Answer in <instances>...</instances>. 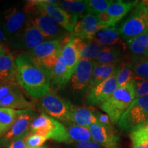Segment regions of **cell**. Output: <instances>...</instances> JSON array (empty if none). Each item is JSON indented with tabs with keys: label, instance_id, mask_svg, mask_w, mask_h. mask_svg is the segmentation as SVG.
<instances>
[{
	"label": "cell",
	"instance_id": "d590c367",
	"mask_svg": "<svg viewBox=\"0 0 148 148\" xmlns=\"http://www.w3.org/2000/svg\"><path fill=\"white\" fill-rule=\"evenodd\" d=\"M46 138L43 136L36 134L30 133L28 136L24 138L25 145L27 148H38L43 146L46 141Z\"/></svg>",
	"mask_w": 148,
	"mask_h": 148
},
{
	"label": "cell",
	"instance_id": "4fadbf2b",
	"mask_svg": "<svg viewBox=\"0 0 148 148\" xmlns=\"http://www.w3.org/2000/svg\"><path fill=\"white\" fill-rule=\"evenodd\" d=\"M28 21L29 15L24 10L11 8L5 11L1 21L8 37V41L21 32Z\"/></svg>",
	"mask_w": 148,
	"mask_h": 148
},
{
	"label": "cell",
	"instance_id": "d6a6232c",
	"mask_svg": "<svg viewBox=\"0 0 148 148\" xmlns=\"http://www.w3.org/2000/svg\"><path fill=\"white\" fill-rule=\"evenodd\" d=\"M88 14H98L101 12H106L109 6L114 2L112 0H86Z\"/></svg>",
	"mask_w": 148,
	"mask_h": 148
},
{
	"label": "cell",
	"instance_id": "60d3db41",
	"mask_svg": "<svg viewBox=\"0 0 148 148\" xmlns=\"http://www.w3.org/2000/svg\"><path fill=\"white\" fill-rule=\"evenodd\" d=\"M8 52V51L7 47H5L2 43H0V57L2 56L3 55L5 54V53Z\"/></svg>",
	"mask_w": 148,
	"mask_h": 148
},
{
	"label": "cell",
	"instance_id": "cb8c5ba5",
	"mask_svg": "<svg viewBox=\"0 0 148 148\" xmlns=\"http://www.w3.org/2000/svg\"><path fill=\"white\" fill-rule=\"evenodd\" d=\"M138 1H116L111 4L106 12L116 23L123 18L128 12L138 5Z\"/></svg>",
	"mask_w": 148,
	"mask_h": 148
},
{
	"label": "cell",
	"instance_id": "f546056e",
	"mask_svg": "<svg viewBox=\"0 0 148 148\" xmlns=\"http://www.w3.org/2000/svg\"><path fill=\"white\" fill-rule=\"evenodd\" d=\"M17 115V110L0 107V139L10 130Z\"/></svg>",
	"mask_w": 148,
	"mask_h": 148
},
{
	"label": "cell",
	"instance_id": "4316f807",
	"mask_svg": "<svg viewBox=\"0 0 148 148\" xmlns=\"http://www.w3.org/2000/svg\"><path fill=\"white\" fill-rule=\"evenodd\" d=\"M126 42L133 56L148 58V31Z\"/></svg>",
	"mask_w": 148,
	"mask_h": 148
},
{
	"label": "cell",
	"instance_id": "9c48e42d",
	"mask_svg": "<svg viewBox=\"0 0 148 148\" xmlns=\"http://www.w3.org/2000/svg\"><path fill=\"white\" fill-rule=\"evenodd\" d=\"M36 4L53 21L69 32H73L79 16L70 14L59 6L60 1L53 0H36Z\"/></svg>",
	"mask_w": 148,
	"mask_h": 148
},
{
	"label": "cell",
	"instance_id": "44dd1931",
	"mask_svg": "<svg viewBox=\"0 0 148 148\" xmlns=\"http://www.w3.org/2000/svg\"><path fill=\"white\" fill-rule=\"evenodd\" d=\"M121 38L119 29L112 27L98 31L91 40L103 47H108L121 43Z\"/></svg>",
	"mask_w": 148,
	"mask_h": 148
},
{
	"label": "cell",
	"instance_id": "5bb4252c",
	"mask_svg": "<svg viewBox=\"0 0 148 148\" xmlns=\"http://www.w3.org/2000/svg\"><path fill=\"white\" fill-rule=\"evenodd\" d=\"M95 64L93 60L79 59L75 72L70 79L73 90L80 92L89 87Z\"/></svg>",
	"mask_w": 148,
	"mask_h": 148
},
{
	"label": "cell",
	"instance_id": "ee69618b",
	"mask_svg": "<svg viewBox=\"0 0 148 148\" xmlns=\"http://www.w3.org/2000/svg\"><path fill=\"white\" fill-rule=\"evenodd\" d=\"M147 10H148V7H147Z\"/></svg>",
	"mask_w": 148,
	"mask_h": 148
},
{
	"label": "cell",
	"instance_id": "ab89813d",
	"mask_svg": "<svg viewBox=\"0 0 148 148\" xmlns=\"http://www.w3.org/2000/svg\"><path fill=\"white\" fill-rule=\"evenodd\" d=\"M3 42H8V37L3 28L2 21L0 20V43Z\"/></svg>",
	"mask_w": 148,
	"mask_h": 148
},
{
	"label": "cell",
	"instance_id": "7bdbcfd3",
	"mask_svg": "<svg viewBox=\"0 0 148 148\" xmlns=\"http://www.w3.org/2000/svg\"><path fill=\"white\" fill-rule=\"evenodd\" d=\"M38 148H47V147H46V146L43 145V146H42V147H38Z\"/></svg>",
	"mask_w": 148,
	"mask_h": 148
},
{
	"label": "cell",
	"instance_id": "8fae6325",
	"mask_svg": "<svg viewBox=\"0 0 148 148\" xmlns=\"http://www.w3.org/2000/svg\"><path fill=\"white\" fill-rule=\"evenodd\" d=\"M45 38L36 27V25L29 19L25 27L18 34L8 40V45L20 49H34L40 44L45 42Z\"/></svg>",
	"mask_w": 148,
	"mask_h": 148
},
{
	"label": "cell",
	"instance_id": "d6986e66",
	"mask_svg": "<svg viewBox=\"0 0 148 148\" xmlns=\"http://www.w3.org/2000/svg\"><path fill=\"white\" fill-rule=\"evenodd\" d=\"M63 38L47 40L40 44L34 49L27 51L25 53L32 58L36 60L57 54L62 51V40Z\"/></svg>",
	"mask_w": 148,
	"mask_h": 148
},
{
	"label": "cell",
	"instance_id": "d4e9b609",
	"mask_svg": "<svg viewBox=\"0 0 148 148\" xmlns=\"http://www.w3.org/2000/svg\"><path fill=\"white\" fill-rule=\"evenodd\" d=\"M117 67L118 66L116 65V64H99L95 63L88 89L102 82L113 75Z\"/></svg>",
	"mask_w": 148,
	"mask_h": 148
},
{
	"label": "cell",
	"instance_id": "ffe728a7",
	"mask_svg": "<svg viewBox=\"0 0 148 148\" xmlns=\"http://www.w3.org/2000/svg\"><path fill=\"white\" fill-rule=\"evenodd\" d=\"M17 82L15 59L10 53L0 57V83Z\"/></svg>",
	"mask_w": 148,
	"mask_h": 148
},
{
	"label": "cell",
	"instance_id": "30bf717a",
	"mask_svg": "<svg viewBox=\"0 0 148 148\" xmlns=\"http://www.w3.org/2000/svg\"><path fill=\"white\" fill-rule=\"evenodd\" d=\"M27 14L29 19L39 29L46 40H51L64 38L65 34L64 28L53 21L38 5L36 10Z\"/></svg>",
	"mask_w": 148,
	"mask_h": 148
},
{
	"label": "cell",
	"instance_id": "7a4b0ae2",
	"mask_svg": "<svg viewBox=\"0 0 148 148\" xmlns=\"http://www.w3.org/2000/svg\"><path fill=\"white\" fill-rule=\"evenodd\" d=\"M134 99V88L132 82L123 87L116 88L112 95L99 107L109 116L112 124H115L119 122Z\"/></svg>",
	"mask_w": 148,
	"mask_h": 148
},
{
	"label": "cell",
	"instance_id": "484cf974",
	"mask_svg": "<svg viewBox=\"0 0 148 148\" xmlns=\"http://www.w3.org/2000/svg\"><path fill=\"white\" fill-rule=\"evenodd\" d=\"M121 54V48L118 46L103 47L93 61L99 64H116L119 61Z\"/></svg>",
	"mask_w": 148,
	"mask_h": 148
},
{
	"label": "cell",
	"instance_id": "9a60e30c",
	"mask_svg": "<svg viewBox=\"0 0 148 148\" xmlns=\"http://www.w3.org/2000/svg\"><path fill=\"white\" fill-rule=\"evenodd\" d=\"M89 130L93 141L104 148H118L119 136L112 126H106L100 123L90 125Z\"/></svg>",
	"mask_w": 148,
	"mask_h": 148
},
{
	"label": "cell",
	"instance_id": "3957f363",
	"mask_svg": "<svg viewBox=\"0 0 148 148\" xmlns=\"http://www.w3.org/2000/svg\"><path fill=\"white\" fill-rule=\"evenodd\" d=\"M30 133L40 135L46 139L71 143L65 125L43 112L33 120L30 125Z\"/></svg>",
	"mask_w": 148,
	"mask_h": 148
},
{
	"label": "cell",
	"instance_id": "ac0fdd59",
	"mask_svg": "<svg viewBox=\"0 0 148 148\" xmlns=\"http://www.w3.org/2000/svg\"><path fill=\"white\" fill-rule=\"evenodd\" d=\"M61 53L66 62L68 71L72 77L80 59L78 51L74 45L72 35L64 37L62 39Z\"/></svg>",
	"mask_w": 148,
	"mask_h": 148
},
{
	"label": "cell",
	"instance_id": "f1b7e54d",
	"mask_svg": "<svg viewBox=\"0 0 148 148\" xmlns=\"http://www.w3.org/2000/svg\"><path fill=\"white\" fill-rule=\"evenodd\" d=\"M116 82L118 88L123 87L132 82L136 78L132 69V62H125L121 64L116 71Z\"/></svg>",
	"mask_w": 148,
	"mask_h": 148
},
{
	"label": "cell",
	"instance_id": "2e32d148",
	"mask_svg": "<svg viewBox=\"0 0 148 148\" xmlns=\"http://www.w3.org/2000/svg\"><path fill=\"white\" fill-rule=\"evenodd\" d=\"M106 28L108 27L99 23L96 15L88 14L78 18L72 35L79 38L92 39L98 31Z\"/></svg>",
	"mask_w": 148,
	"mask_h": 148
},
{
	"label": "cell",
	"instance_id": "603a6c76",
	"mask_svg": "<svg viewBox=\"0 0 148 148\" xmlns=\"http://www.w3.org/2000/svg\"><path fill=\"white\" fill-rule=\"evenodd\" d=\"M71 76L68 71L65 61L61 53L51 71V80L54 85L62 86L67 84V82L71 79Z\"/></svg>",
	"mask_w": 148,
	"mask_h": 148
},
{
	"label": "cell",
	"instance_id": "8992f818",
	"mask_svg": "<svg viewBox=\"0 0 148 148\" xmlns=\"http://www.w3.org/2000/svg\"><path fill=\"white\" fill-rule=\"evenodd\" d=\"M148 31V10L144 1L138 3L132 14L119 28L122 39L125 41L136 38Z\"/></svg>",
	"mask_w": 148,
	"mask_h": 148
},
{
	"label": "cell",
	"instance_id": "e575fe53",
	"mask_svg": "<svg viewBox=\"0 0 148 148\" xmlns=\"http://www.w3.org/2000/svg\"><path fill=\"white\" fill-rule=\"evenodd\" d=\"M135 98L148 96V79L136 77L133 81Z\"/></svg>",
	"mask_w": 148,
	"mask_h": 148
},
{
	"label": "cell",
	"instance_id": "8d00e7d4",
	"mask_svg": "<svg viewBox=\"0 0 148 148\" xmlns=\"http://www.w3.org/2000/svg\"><path fill=\"white\" fill-rule=\"evenodd\" d=\"M94 113L97 118V123L106 126H112V123L111 122L109 116L106 114H103L99 112V111L94 109Z\"/></svg>",
	"mask_w": 148,
	"mask_h": 148
},
{
	"label": "cell",
	"instance_id": "7c38bea8",
	"mask_svg": "<svg viewBox=\"0 0 148 148\" xmlns=\"http://www.w3.org/2000/svg\"><path fill=\"white\" fill-rule=\"evenodd\" d=\"M117 88L115 71L106 80L90 88L86 98V103L88 106H100L112 95Z\"/></svg>",
	"mask_w": 148,
	"mask_h": 148
},
{
	"label": "cell",
	"instance_id": "277c9868",
	"mask_svg": "<svg viewBox=\"0 0 148 148\" xmlns=\"http://www.w3.org/2000/svg\"><path fill=\"white\" fill-rule=\"evenodd\" d=\"M123 132H132L148 123V96L135 98L118 122Z\"/></svg>",
	"mask_w": 148,
	"mask_h": 148
},
{
	"label": "cell",
	"instance_id": "b9f144b4",
	"mask_svg": "<svg viewBox=\"0 0 148 148\" xmlns=\"http://www.w3.org/2000/svg\"><path fill=\"white\" fill-rule=\"evenodd\" d=\"M132 148H148V144H145V145H140L132 146Z\"/></svg>",
	"mask_w": 148,
	"mask_h": 148
},
{
	"label": "cell",
	"instance_id": "52a82bcc",
	"mask_svg": "<svg viewBox=\"0 0 148 148\" xmlns=\"http://www.w3.org/2000/svg\"><path fill=\"white\" fill-rule=\"evenodd\" d=\"M38 116L33 109L17 110V115L10 130L0 139V147H6L9 144L18 139H24L30 134V125Z\"/></svg>",
	"mask_w": 148,
	"mask_h": 148
},
{
	"label": "cell",
	"instance_id": "e0dca14e",
	"mask_svg": "<svg viewBox=\"0 0 148 148\" xmlns=\"http://www.w3.org/2000/svg\"><path fill=\"white\" fill-rule=\"evenodd\" d=\"M72 39L74 45L78 51L80 59L94 60L98 53L103 47V46L99 45L91 39L79 38V37L73 36V35H72Z\"/></svg>",
	"mask_w": 148,
	"mask_h": 148
},
{
	"label": "cell",
	"instance_id": "6da1fadb",
	"mask_svg": "<svg viewBox=\"0 0 148 148\" xmlns=\"http://www.w3.org/2000/svg\"><path fill=\"white\" fill-rule=\"evenodd\" d=\"M15 62L16 81L28 95L34 98H40L49 91L50 74L37 64L27 53L18 55Z\"/></svg>",
	"mask_w": 148,
	"mask_h": 148
},
{
	"label": "cell",
	"instance_id": "4dcf8cb0",
	"mask_svg": "<svg viewBox=\"0 0 148 148\" xmlns=\"http://www.w3.org/2000/svg\"><path fill=\"white\" fill-rule=\"evenodd\" d=\"M59 6L67 11L70 14H75L79 17L88 14L86 1L80 0H64L60 1Z\"/></svg>",
	"mask_w": 148,
	"mask_h": 148
},
{
	"label": "cell",
	"instance_id": "74e56055",
	"mask_svg": "<svg viewBox=\"0 0 148 148\" xmlns=\"http://www.w3.org/2000/svg\"><path fill=\"white\" fill-rule=\"evenodd\" d=\"M73 145L75 148H104L99 144L93 141V140L81 142V143H73Z\"/></svg>",
	"mask_w": 148,
	"mask_h": 148
},
{
	"label": "cell",
	"instance_id": "5b68a950",
	"mask_svg": "<svg viewBox=\"0 0 148 148\" xmlns=\"http://www.w3.org/2000/svg\"><path fill=\"white\" fill-rule=\"evenodd\" d=\"M38 108L53 119L58 121L71 123L72 112L75 106L68 100L57 95L53 91H49L38 100Z\"/></svg>",
	"mask_w": 148,
	"mask_h": 148
},
{
	"label": "cell",
	"instance_id": "7402d4cb",
	"mask_svg": "<svg viewBox=\"0 0 148 148\" xmlns=\"http://www.w3.org/2000/svg\"><path fill=\"white\" fill-rule=\"evenodd\" d=\"M71 123L86 127L97 123V118L94 113V109L87 107L75 106L72 112Z\"/></svg>",
	"mask_w": 148,
	"mask_h": 148
},
{
	"label": "cell",
	"instance_id": "83f0119b",
	"mask_svg": "<svg viewBox=\"0 0 148 148\" xmlns=\"http://www.w3.org/2000/svg\"><path fill=\"white\" fill-rule=\"evenodd\" d=\"M66 127L71 143L91 140L92 136L88 127L80 126L73 123H66Z\"/></svg>",
	"mask_w": 148,
	"mask_h": 148
},
{
	"label": "cell",
	"instance_id": "f35d334b",
	"mask_svg": "<svg viewBox=\"0 0 148 148\" xmlns=\"http://www.w3.org/2000/svg\"><path fill=\"white\" fill-rule=\"evenodd\" d=\"M5 148H27L24 139H18L12 141Z\"/></svg>",
	"mask_w": 148,
	"mask_h": 148
},
{
	"label": "cell",
	"instance_id": "ba28073f",
	"mask_svg": "<svg viewBox=\"0 0 148 148\" xmlns=\"http://www.w3.org/2000/svg\"><path fill=\"white\" fill-rule=\"evenodd\" d=\"M0 107L26 110L33 109L34 103L25 99L17 82L0 83Z\"/></svg>",
	"mask_w": 148,
	"mask_h": 148
},
{
	"label": "cell",
	"instance_id": "1f68e13d",
	"mask_svg": "<svg viewBox=\"0 0 148 148\" xmlns=\"http://www.w3.org/2000/svg\"><path fill=\"white\" fill-rule=\"evenodd\" d=\"M132 69L136 77L148 79V58L133 56Z\"/></svg>",
	"mask_w": 148,
	"mask_h": 148
},
{
	"label": "cell",
	"instance_id": "836d02e7",
	"mask_svg": "<svg viewBox=\"0 0 148 148\" xmlns=\"http://www.w3.org/2000/svg\"><path fill=\"white\" fill-rule=\"evenodd\" d=\"M132 146L148 144V123L130 134Z\"/></svg>",
	"mask_w": 148,
	"mask_h": 148
}]
</instances>
